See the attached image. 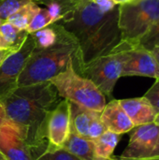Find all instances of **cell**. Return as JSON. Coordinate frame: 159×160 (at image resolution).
Returning a JSON list of instances; mask_svg holds the SVG:
<instances>
[{"instance_id":"obj_1","label":"cell","mask_w":159,"mask_h":160,"mask_svg":"<svg viewBox=\"0 0 159 160\" xmlns=\"http://www.w3.org/2000/svg\"><path fill=\"white\" fill-rule=\"evenodd\" d=\"M118 16V6L105 12L90 0L76 6L58 22L79 44V73L84 66L112 51L121 41Z\"/></svg>"},{"instance_id":"obj_2","label":"cell","mask_w":159,"mask_h":160,"mask_svg":"<svg viewBox=\"0 0 159 160\" xmlns=\"http://www.w3.org/2000/svg\"><path fill=\"white\" fill-rule=\"evenodd\" d=\"M59 96L50 82L18 86L5 100L6 119L19 129L31 147L35 158L45 151L46 122L59 102Z\"/></svg>"},{"instance_id":"obj_3","label":"cell","mask_w":159,"mask_h":160,"mask_svg":"<svg viewBox=\"0 0 159 160\" xmlns=\"http://www.w3.org/2000/svg\"><path fill=\"white\" fill-rule=\"evenodd\" d=\"M56 23L58 30L56 42L46 49L35 48L19 77L18 86L49 82L65 70L72 61L75 63V69L79 71V44L73 35L60 22H56Z\"/></svg>"},{"instance_id":"obj_4","label":"cell","mask_w":159,"mask_h":160,"mask_svg":"<svg viewBox=\"0 0 159 160\" xmlns=\"http://www.w3.org/2000/svg\"><path fill=\"white\" fill-rule=\"evenodd\" d=\"M49 82L54 86L58 96L69 102L98 112L106 105V97L91 80L77 72L73 61Z\"/></svg>"},{"instance_id":"obj_5","label":"cell","mask_w":159,"mask_h":160,"mask_svg":"<svg viewBox=\"0 0 159 160\" xmlns=\"http://www.w3.org/2000/svg\"><path fill=\"white\" fill-rule=\"evenodd\" d=\"M121 40L138 44L159 21V0H131L118 5Z\"/></svg>"},{"instance_id":"obj_6","label":"cell","mask_w":159,"mask_h":160,"mask_svg":"<svg viewBox=\"0 0 159 160\" xmlns=\"http://www.w3.org/2000/svg\"><path fill=\"white\" fill-rule=\"evenodd\" d=\"M126 41L121 40L112 51L84 66L80 74L91 80L107 98L112 97L117 81L122 77Z\"/></svg>"},{"instance_id":"obj_7","label":"cell","mask_w":159,"mask_h":160,"mask_svg":"<svg viewBox=\"0 0 159 160\" xmlns=\"http://www.w3.org/2000/svg\"><path fill=\"white\" fill-rule=\"evenodd\" d=\"M36 45L29 34L20 49L11 52L0 64V106L18 87L19 77Z\"/></svg>"},{"instance_id":"obj_8","label":"cell","mask_w":159,"mask_h":160,"mask_svg":"<svg viewBox=\"0 0 159 160\" xmlns=\"http://www.w3.org/2000/svg\"><path fill=\"white\" fill-rule=\"evenodd\" d=\"M129 134V142L121 158L142 159L159 157V125L151 123L137 126Z\"/></svg>"},{"instance_id":"obj_9","label":"cell","mask_w":159,"mask_h":160,"mask_svg":"<svg viewBox=\"0 0 159 160\" xmlns=\"http://www.w3.org/2000/svg\"><path fill=\"white\" fill-rule=\"evenodd\" d=\"M126 43L122 77L142 76L157 80L158 65L153 52L140 43L130 44L127 41Z\"/></svg>"},{"instance_id":"obj_10","label":"cell","mask_w":159,"mask_h":160,"mask_svg":"<svg viewBox=\"0 0 159 160\" xmlns=\"http://www.w3.org/2000/svg\"><path fill=\"white\" fill-rule=\"evenodd\" d=\"M71 131L69 101L60 100L51 111L46 122V149L62 148Z\"/></svg>"},{"instance_id":"obj_11","label":"cell","mask_w":159,"mask_h":160,"mask_svg":"<svg viewBox=\"0 0 159 160\" xmlns=\"http://www.w3.org/2000/svg\"><path fill=\"white\" fill-rule=\"evenodd\" d=\"M0 152L7 160H35L19 129L7 119L0 125Z\"/></svg>"},{"instance_id":"obj_12","label":"cell","mask_w":159,"mask_h":160,"mask_svg":"<svg viewBox=\"0 0 159 160\" xmlns=\"http://www.w3.org/2000/svg\"><path fill=\"white\" fill-rule=\"evenodd\" d=\"M71 131L77 135L96 140L107 129L100 120V112L69 102Z\"/></svg>"},{"instance_id":"obj_13","label":"cell","mask_w":159,"mask_h":160,"mask_svg":"<svg viewBox=\"0 0 159 160\" xmlns=\"http://www.w3.org/2000/svg\"><path fill=\"white\" fill-rule=\"evenodd\" d=\"M100 120L107 130L120 135L129 133L134 128L133 123L117 99L106 103L100 112Z\"/></svg>"},{"instance_id":"obj_14","label":"cell","mask_w":159,"mask_h":160,"mask_svg":"<svg viewBox=\"0 0 159 160\" xmlns=\"http://www.w3.org/2000/svg\"><path fill=\"white\" fill-rule=\"evenodd\" d=\"M119 102L134 127L155 123L157 113L146 98L120 99Z\"/></svg>"},{"instance_id":"obj_15","label":"cell","mask_w":159,"mask_h":160,"mask_svg":"<svg viewBox=\"0 0 159 160\" xmlns=\"http://www.w3.org/2000/svg\"><path fill=\"white\" fill-rule=\"evenodd\" d=\"M62 148L80 160H96L94 141L82 138L72 131Z\"/></svg>"},{"instance_id":"obj_16","label":"cell","mask_w":159,"mask_h":160,"mask_svg":"<svg viewBox=\"0 0 159 160\" xmlns=\"http://www.w3.org/2000/svg\"><path fill=\"white\" fill-rule=\"evenodd\" d=\"M122 135L106 130L97 139L94 140V150L96 160H108L121 140Z\"/></svg>"},{"instance_id":"obj_17","label":"cell","mask_w":159,"mask_h":160,"mask_svg":"<svg viewBox=\"0 0 159 160\" xmlns=\"http://www.w3.org/2000/svg\"><path fill=\"white\" fill-rule=\"evenodd\" d=\"M0 33L7 42L8 48L12 50L20 49L25 38L29 35L26 30H21L17 28L7 21L4 22L0 25Z\"/></svg>"},{"instance_id":"obj_18","label":"cell","mask_w":159,"mask_h":160,"mask_svg":"<svg viewBox=\"0 0 159 160\" xmlns=\"http://www.w3.org/2000/svg\"><path fill=\"white\" fill-rule=\"evenodd\" d=\"M39 9L40 8L37 5L35 1L32 0L22 7L14 14H12L7 19V22L21 30H26L31 20Z\"/></svg>"},{"instance_id":"obj_19","label":"cell","mask_w":159,"mask_h":160,"mask_svg":"<svg viewBox=\"0 0 159 160\" xmlns=\"http://www.w3.org/2000/svg\"><path fill=\"white\" fill-rule=\"evenodd\" d=\"M35 42L36 48L46 49L52 46L58 38L57 23L53 22L40 30L30 34Z\"/></svg>"},{"instance_id":"obj_20","label":"cell","mask_w":159,"mask_h":160,"mask_svg":"<svg viewBox=\"0 0 159 160\" xmlns=\"http://www.w3.org/2000/svg\"><path fill=\"white\" fill-rule=\"evenodd\" d=\"M53 20L52 19L51 15L49 14L47 8H40L36 15L33 17V19L31 20L30 23L28 24L26 31L31 34L34 33L37 30H40L52 23H53Z\"/></svg>"},{"instance_id":"obj_21","label":"cell","mask_w":159,"mask_h":160,"mask_svg":"<svg viewBox=\"0 0 159 160\" xmlns=\"http://www.w3.org/2000/svg\"><path fill=\"white\" fill-rule=\"evenodd\" d=\"M32 0H1L0 1V19L7 22V19L19 10L25 4Z\"/></svg>"},{"instance_id":"obj_22","label":"cell","mask_w":159,"mask_h":160,"mask_svg":"<svg viewBox=\"0 0 159 160\" xmlns=\"http://www.w3.org/2000/svg\"><path fill=\"white\" fill-rule=\"evenodd\" d=\"M35 160H80L71 155L64 148L59 149H45L44 152L39 154Z\"/></svg>"},{"instance_id":"obj_23","label":"cell","mask_w":159,"mask_h":160,"mask_svg":"<svg viewBox=\"0 0 159 160\" xmlns=\"http://www.w3.org/2000/svg\"><path fill=\"white\" fill-rule=\"evenodd\" d=\"M140 44L149 51L155 47H159V21L140 40Z\"/></svg>"},{"instance_id":"obj_24","label":"cell","mask_w":159,"mask_h":160,"mask_svg":"<svg viewBox=\"0 0 159 160\" xmlns=\"http://www.w3.org/2000/svg\"><path fill=\"white\" fill-rule=\"evenodd\" d=\"M154 107L157 113H159V80H156V82L143 96Z\"/></svg>"},{"instance_id":"obj_25","label":"cell","mask_w":159,"mask_h":160,"mask_svg":"<svg viewBox=\"0 0 159 160\" xmlns=\"http://www.w3.org/2000/svg\"><path fill=\"white\" fill-rule=\"evenodd\" d=\"M46 6H47L46 8L48 10L49 14L51 15L52 19L53 20V22H59L62 18V8H61L60 5L55 1H52Z\"/></svg>"},{"instance_id":"obj_26","label":"cell","mask_w":159,"mask_h":160,"mask_svg":"<svg viewBox=\"0 0 159 160\" xmlns=\"http://www.w3.org/2000/svg\"><path fill=\"white\" fill-rule=\"evenodd\" d=\"M57 2L62 8V17L68 11L72 10L77 5H79L82 0H53ZM62 19V18H61Z\"/></svg>"},{"instance_id":"obj_27","label":"cell","mask_w":159,"mask_h":160,"mask_svg":"<svg viewBox=\"0 0 159 160\" xmlns=\"http://www.w3.org/2000/svg\"><path fill=\"white\" fill-rule=\"evenodd\" d=\"M94 1L100 8V9H102L105 12L111 11L118 6L112 0H94Z\"/></svg>"},{"instance_id":"obj_28","label":"cell","mask_w":159,"mask_h":160,"mask_svg":"<svg viewBox=\"0 0 159 160\" xmlns=\"http://www.w3.org/2000/svg\"><path fill=\"white\" fill-rule=\"evenodd\" d=\"M13 51H16V50H11V49H7V50H1L0 51V64L2 63V61Z\"/></svg>"},{"instance_id":"obj_29","label":"cell","mask_w":159,"mask_h":160,"mask_svg":"<svg viewBox=\"0 0 159 160\" xmlns=\"http://www.w3.org/2000/svg\"><path fill=\"white\" fill-rule=\"evenodd\" d=\"M108 160H159V157L157 158H142V159H127V158H123L121 157H114L112 156L111 158Z\"/></svg>"},{"instance_id":"obj_30","label":"cell","mask_w":159,"mask_h":160,"mask_svg":"<svg viewBox=\"0 0 159 160\" xmlns=\"http://www.w3.org/2000/svg\"><path fill=\"white\" fill-rule=\"evenodd\" d=\"M7 49H9V48H8L7 42L5 41L3 36H2L1 33H0V51H1V50H7ZM11 50H12V49H11Z\"/></svg>"},{"instance_id":"obj_31","label":"cell","mask_w":159,"mask_h":160,"mask_svg":"<svg viewBox=\"0 0 159 160\" xmlns=\"http://www.w3.org/2000/svg\"><path fill=\"white\" fill-rule=\"evenodd\" d=\"M151 52H153V54H154V56H155V58H156V60H157V65H158L159 68V47H155V48H153V49L151 50ZM157 80H159V77Z\"/></svg>"},{"instance_id":"obj_32","label":"cell","mask_w":159,"mask_h":160,"mask_svg":"<svg viewBox=\"0 0 159 160\" xmlns=\"http://www.w3.org/2000/svg\"><path fill=\"white\" fill-rule=\"evenodd\" d=\"M6 120V113L4 111V108L2 106H0V125Z\"/></svg>"},{"instance_id":"obj_33","label":"cell","mask_w":159,"mask_h":160,"mask_svg":"<svg viewBox=\"0 0 159 160\" xmlns=\"http://www.w3.org/2000/svg\"><path fill=\"white\" fill-rule=\"evenodd\" d=\"M0 1H1V0H0ZM33 1H35V2H38V3L43 4V5H48L49 3L52 2L53 0H33Z\"/></svg>"},{"instance_id":"obj_34","label":"cell","mask_w":159,"mask_h":160,"mask_svg":"<svg viewBox=\"0 0 159 160\" xmlns=\"http://www.w3.org/2000/svg\"><path fill=\"white\" fill-rule=\"evenodd\" d=\"M116 5H122V4H125V3H127L131 0H112Z\"/></svg>"},{"instance_id":"obj_35","label":"cell","mask_w":159,"mask_h":160,"mask_svg":"<svg viewBox=\"0 0 159 160\" xmlns=\"http://www.w3.org/2000/svg\"><path fill=\"white\" fill-rule=\"evenodd\" d=\"M0 160H7L6 158V157H5L1 152H0Z\"/></svg>"},{"instance_id":"obj_36","label":"cell","mask_w":159,"mask_h":160,"mask_svg":"<svg viewBox=\"0 0 159 160\" xmlns=\"http://www.w3.org/2000/svg\"><path fill=\"white\" fill-rule=\"evenodd\" d=\"M155 123H156V124H157V125H159V113H157V117H156Z\"/></svg>"},{"instance_id":"obj_37","label":"cell","mask_w":159,"mask_h":160,"mask_svg":"<svg viewBox=\"0 0 159 160\" xmlns=\"http://www.w3.org/2000/svg\"><path fill=\"white\" fill-rule=\"evenodd\" d=\"M85 1H90V0H82V2H81V3H82V2H85ZM81 3H80V4H81ZM77 6H78V5H77Z\"/></svg>"},{"instance_id":"obj_38","label":"cell","mask_w":159,"mask_h":160,"mask_svg":"<svg viewBox=\"0 0 159 160\" xmlns=\"http://www.w3.org/2000/svg\"><path fill=\"white\" fill-rule=\"evenodd\" d=\"M3 22H3V21H2V20H1V19H0V25H1V24H2V23H3Z\"/></svg>"}]
</instances>
